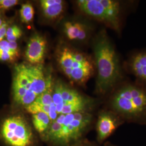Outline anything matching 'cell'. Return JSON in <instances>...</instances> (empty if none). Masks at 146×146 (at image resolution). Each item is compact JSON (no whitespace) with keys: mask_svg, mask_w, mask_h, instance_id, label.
<instances>
[{"mask_svg":"<svg viewBox=\"0 0 146 146\" xmlns=\"http://www.w3.org/2000/svg\"><path fill=\"white\" fill-rule=\"evenodd\" d=\"M94 50L98 73L96 89L99 93L104 94L113 88L120 80V63L105 32H102L96 38Z\"/></svg>","mask_w":146,"mask_h":146,"instance_id":"1","label":"cell"},{"mask_svg":"<svg viewBox=\"0 0 146 146\" xmlns=\"http://www.w3.org/2000/svg\"><path fill=\"white\" fill-rule=\"evenodd\" d=\"M111 106L114 113L128 121L146 123V90L126 85L113 95Z\"/></svg>","mask_w":146,"mask_h":146,"instance_id":"2","label":"cell"},{"mask_svg":"<svg viewBox=\"0 0 146 146\" xmlns=\"http://www.w3.org/2000/svg\"><path fill=\"white\" fill-rule=\"evenodd\" d=\"M80 9L88 15L107 23L115 31L120 29L121 7L113 0H80L78 1Z\"/></svg>","mask_w":146,"mask_h":146,"instance_id":"3","label":"cell"},{"mask_svg":"<svg viewBox=\"0 0 146 146\" xmlns=\"http://www.w3.org/2000/svg\"><path fill=\"white\" fill-rule=\"evenodd\" d=\"M1 134L5 143L10 146H30L33 135L31 127L21 115L9 117L4 120Z\"/></svg>","mask_w":146,"mask_h":146,"instance_id":"4","label":"cell"},{"mask_svg":"<svg viewBox=\"0 0 146 146\" xmlns=\"http://www.w3.org/2000/svg\"><path fill=\"white\" fill-rule=\"evenodd\" d=\"M74 119L68 124H62V129L55 141L67 144L81 137L92 121V115L87 112L74 113Z\"/></svg>","mask_w":146,"mask_h":146,"instance_id":"5","label":"cell"},{"mask_svg":"<svg viewBox=\"0 0 146 146\" xmlns=\"http://www.w3.org/2000/svg\"><path fill=\"white\" fill-rule=\"evenodd\" d=\"M27 74L31 83L29 90L38 96L40 94L51 89L52 80L50 76L46 78L42 70L41 66L24 64Z\"/></svg>","mask_w":146,"mask_h":146,"instance_id":"6","label":"cell"},{"mask_svg":"<svg viewBox=\"0 0 146 146\" xmlns=\"http://www.w3.org/2000/svg\"><path fill=\"white\" fill-rule=\"evenodd\" d=\"M120 116L116 113L104 111L100 114L96 125L97 138L102 142L110 137L121 125Z\"/></svg>","mask_w":146,"mask_h":146,"instance_id":"7","label":"cell"},{"mask_svg":"<svg viewBox=\"0 0 146 146\" xmlns=\"http://www.w3.org/2000/svg\"><path fill=\"white\" fill-rule=\"evenodd\" d=\"M47 42L41 35L36 34L29 39L26 50L27 60L31 63H41L43 60Z\"/></svg>","mask_w":146,"mask_h":146,"instance_id":"8","label":"cell"},{"mask_svg":"<svg viewBox=\"0 0 146 146\" xmlns=\"http://www.w3.org/2000/svg\"><path fill=\"white\" fill-rule=\"evenodd\" d=\"M130 64L136 77L146 82V52L138 53L134 56Z\"/></svg>","mask_w":146,"mask_h":146,"instance_id":"9","label":"cell"},{"mask_svg":"<svg viewBox=\"0 0 146 146\" xmlns=\"http://www.w3.org/2000/svg\"><path fill=\"white\" fill-rule=\"evenodd\" d=\"M64 27L66 34L70 40L82 41L87 38V27L81 23L67 22L65 23Z\"/></svg>","mask_w":146,"mask_h":146,"instance_id":"10","label":"cell"},{"mask_svg":"<svg viewBox=\"0 0 146 146\" xmlns=\"http://www.w3.org/2000/svg\"><path fill=\"white\" fill-rule=\"evenodd\" d=\"M33 123L34 128L39 133L47 131L51 123L49 116L43 112L33 115Z\"/></svg>","mask_w":146,"mask_h":146,"instance_id":"11","label":"cell"},{"mask_svg":"<svg viewBox=\"0 0 146 146\" xmlns=\"http://www.w3.org/2000/svg\"><path fill=\"white\" fill-rule=\"evenodd\" d=\"M93 72V67L73 69L72 79L79 84L85 83L92 75Z\"/></svg>","mask_w":146,"mask_h":146,"instance_id":"12","label":"cell"},{"mask_svg":"<svg viewBox=\"0 0 146 146\" xmlns=\"http://www.w3.org/2000/svg\"><path fill=\"white\" fill-rule=\"evenodd\" d=\"M19 54L13 52L7 40H2L0 42V61L12 62L15 60Z\"/></svg>","mask_w":146,"mask_h":146,"instance_id":"13","label":"cell"},{"mask_svg":"<svg viewBox=\"0 0 146 146\" xmlns=\"http://www.w3.org/2000/svg\"><path fill=\"white\" fill-rule=\"evenodd\" d=\"M63 1H61L54 5L42 8L44 15L48 19H55L60 15L63 9Z\"/></svg>","mask_w":146,"mask_h":146,"instance_id":"14","label":"cell"},{"mask_svg":"<svg viewBox=\"0 0 146 146\" xmlns=\"http://www.w3.org/2000/svg\"><path fill=\"white\" fill-rule=\"evenodd\" d=\"M22 35V31L16 25L9 27L7 30L5 37L8 42H16L17 39L21 37Z\"/></svg>","mask_w":146,"mask_h":146,"instance_id":"15","label":"cell"},{"mask_svg":"<svg viewBox=\"0 0 146 146\" xmlns=\"http://www.w3.org/2000/svg\"><path fill=\"white\" fill-rule=\"evenodd\" d=\"M74 58L73 52L69 49H65L60 59V63L62 68H72Z\"/></svg>","mask_w":146,"mask_h":146,"instance_id":"16","label":"cell"},{"mask_svg":"<svg viewBox=\"0 0 146 146\" xmlns=\"http://www.w3.org/2000/svg\"><path fill=\"white\" fill-rule=\"evenodd\" d=\"M52 89H49L38 95L33 102L41 106H50L52 102Z\"/></svg>","mask_w":146,"mask_h":146,"instance_id":"17","label":"cell"},{"mask_svg":"<svg viewBox=\"0 0 146 146\" xmlns=\"http://www.w3.org/2000/svg\"><path fill=\"white\" fill-rule=\"evenodd\" d=\"M63 84L60 82H58L55 86L54 91L52 92V103L57 106L61 104H64V102L61 96V91L62 88Z\"/></svg>","mask_w":146,"mask_h":146,"instance_id":"18","label":"cell"},{"mask_svg":"<svg viewBox=\"0 0 146 146\" xmlns=\"http://www.w3.org/2000/svg\"><path fill=\"white\" fill-rule=\"evenodd\" d=\"M34 11V8L31 3H27L26 4L22 5L20 11L21 20H22L23 19H24L25 17H26V16Z\"/></svg>","mask_w":146,"mask_h":146,"instance_id":"19","label":"cell"},{"mask_svg":"<svg viewBox=\"0 0 146 146\" xmlns=\"http://www.w3.org/2000/svg\"><path fill=\"white\" fill-rule=\"evenodd\" d=\"M19 3L17 0H0V9H8Z\"/></svg>","mask_w":146,"mask_h":146,"instance_id":"20","label":"cell"},{"mask_svg":"<svg viewBox=\"0 0 146 146\" xmlns=\"http://www.w3.org/2000/svg\"><path fill=\"white\" fill-rule=\"evenodd\" d=\"M70 89H71L69 88L67 86L63 84L62 91H61V96L64 104L68 101Z\"/></svg>","mask_w":146,"mask_h":146,"instance_id":"21","label":"cell"},{"mask_svg":"<svg viewBox=\"0 0 146 146\" xmlns=\"http://www.w3.org/2000/svg\"><path fill=\"white\" fill-rule=\"evenodd\" d=\"M61 1V0H42L40 1V4L42 8L54 5Z\"/></svg>","mask_w":146,"mask_h":146,"instance_id":"22","label":"cell"},{"mask_svg":"<svg viewBox=\"0 0 146 146\" xmlns=\"http://www.w3.org/2000/svg\"><path fill=\"white\" fill-rule=\"evenodd\" d=\"M9 27L8 26V24L6 22H4L2 26L0 28V42L3 40V38L5 37L7 30Z\"/></svg>","mask_w":146,"mask_h":146,"instance_id":"23","label":"cell"},{"mask_svg":"<svg viewBox=\"0 0 146 146\" xmlns=\"http://www.w3.org/2000/svg\"><path fill=\"white\" fill-rule=\"evenodd\" d=\"M9 45L11 48V49L16 52V54H19V50L18 48V46L16 42H9Z\"/></svg>","mask_w":146,"mask_h":146,"instance_id":"24","label":"cell"},{"mask_svg":"<svg viewBox=\"0 0 146 146\" xmlns=\"http://www.w3.org/2000/svg\"><path fill=\"white\" fill-rule=\"evenodd\" d=\"M34 12H32L29 15L26 16V17H25L24 19H23L22 20H21L24 23H29L30 22H31L32 21V20L34 18Z\"/></svg>","mask_w":146,"mask_h":146,"instance_id":"25","label":"cell"},{"mask_svg":"<svg viewBox=\"0 0 146 146\" xmlns=\"http://www.w3.org/2000/svg\"><path fill=\"white\" fill-rule=\"evenodd\" d=\"M63 72L70 79H72V73L73 69L72 68H62Z\"/></svg>","mask_w":146,"mask_h":146,"instance_id":"26","label":"cell"},{"mask_svg":"<svg viewBox=\"0 0 146 146\" xmlns=\"http://www.w3.org/2000/svg\"><path fill=\"white\" fill-rule=\"evenodd\" d=\"M82 146H94V145H93L92 144H90V143H86L84 145H82Z\"/></svg>","mask_w":146,"mask_h":146,"instance_id":"27","label":"cell"},{"mask_svg":"<svg viewBox=\"0 0 146 146\" xmlns=\"http://www.w3.org/2000/svg\"></svg>","mask_w":146,"mask_h":146,"instance_id":"28","label":"cell"}]
</instances>
